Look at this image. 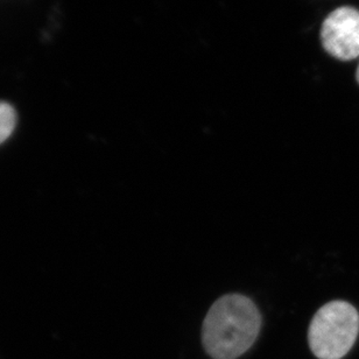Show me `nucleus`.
I'll use <instances>...</instances> for the list:
<instances>
[{"label": "nucleus", "instance_id": "f257e3e1", "mask_svg": "<svg viewBox=\"0 0 359 359\" xmlns=\"http://www.w3.org/2000/svg\"><path fill=\"white\" fill-rule=\"evenodd\" d=\"M262 315L249 297L229 294L218 299L204 318L202 344L212 359H237L256 342Z\"/></svg>", "mask_w": 359, "mask_h": 359}, {"label": "nucleus", "instance_id": "f03ea898", "mask_svg": "<svg viewBox=\"0 0 359 359\" xmlns=\"http://www.w3.org/2000/svg\"><path fill=\"white\" fill-rule=\"evenodd\" d=\"M359 334V314L346 301H332L318 309L308 330L311 353L318 359H341Z\"/></svg>", "mask_w": 359, "mask_h": 359}, {"label": "nucleus", "instance_id": "7ed1b4c3", "mask_svg": "<svg viewBox=\"0 0 359 359\" xmlns=\"http://www.w3.org/2000/svg\"><path fill=\"white\" fill-rule=\"evenodd\" d=\"M321 42L325 52L341 61L359 56V11L342 6L325 18L321 27Z\"/></svg>", "mask_w": 359, "mask_h": 359}, {"label": "nucleus", "instance_id": "20e7f679", "mask_svg": "<svg viewBox=\"0 0 359 359\" xmlns=\"http://www.w3.org/2000/svg\"><path fill=\"white\" fill-rule=\"evenodd\" d=\"M17 124V114L10 104L0 102V144L6 140Z\"/></svg>", "mask_w": 359, "mask_h": 359}, {"label": "nucleus", "instance_id": "39448f33", "mask_svg": "<svg viewBox=\"0 0 359 359\" xmlns=\"http://www.w3.org/2000/svg\"><path fill=\"white\" fill-rule=\"evenodd\" d=\"M356 81H357V83L359 84V66H358V68H357V72H356Z\"/></svg>", "mask_w": 359, "mask_h": 359}]
</instances>
